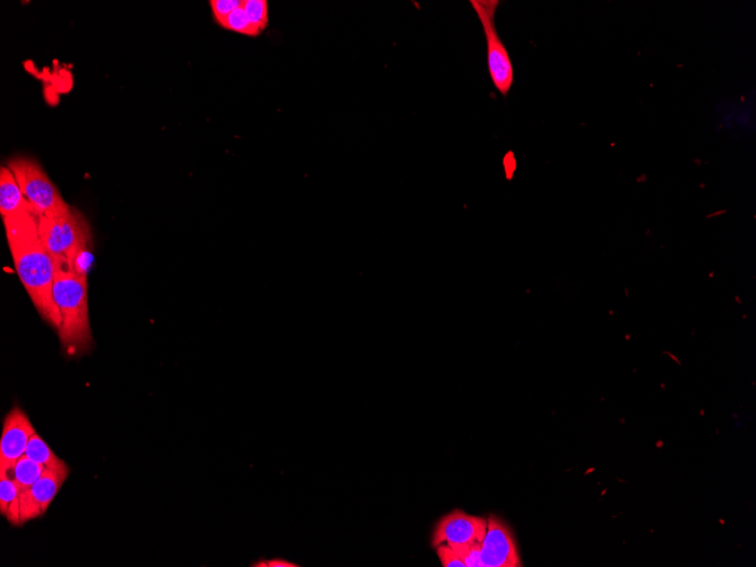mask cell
Segmentation results:
<instances>
[{"instance_id": "6da1fadb", "label": "cell", "mask_w": 756, "mask_h": 567, "mask_svg": "<svg viewBox=\"0 0 756 567\" xmlns=\"http://www.w3.org/2000/svg\"><path fill=\"white\" fill-rule=\"evenodd\" d=\"M4 225L17 276L42 319L58 331L60 316L53 296L56 261L42 243L37 214H17L4 219Z\"/></svg>"}, {"instance_id": "7a4b0ae2", "label": "cell", "mask_w": 756, "mask_h": 567, "mask_svg": "<svg viewBox=\"0 0 756 567\" xmlns=\"http://www.w3.org/2000/svg\"><path fill=\"white\" fill-rule=\"evenodd\" d=\"M54 302L60 316L59 338L68 355L83 354L92 346L88 276L74 264L56 262Z\"/></svg>"}, {"instance_id": "3957f363", "label": "cell", "mask_w": 756, "mask_h": 567, "mask_svg": "<svg viewBox=\"0 0 756 567\" xmlns=\"http://www.w3.org/2000/svg\"><path fill=\"white\" fill-rule=\"evenodd\" d=\"M42 243L56 262L74 264L87 249L91 231L87 220L71 208L53 217H38Z\"/></svg>"}, {"instance_id": "277c9868", "label": "cell", "mask_w": 756, "mask_h": 567, "mask_svg": "<svg viewBox=\"0 0 756 567\" xmlns=\"http://www.w3.org/2000/svg\"><path fill=\"white\" fill-rule=\"evenodd\" d=\"M471 7L483 28L486 40L487 67L494 88L508 98L514 84V67L509 50L498 34L496 28V13L500 7V0H470Z\"/></svg>"}, {"instance_id": "5b68a950", "label": "cell", "mask_w": 756, "mask_h": 567, "mask_svg": "<svg viewBox=\"0 0 756 567\" xmlns=\"http://www.w3.org/2000/svg\"><path fill=\"white\" fill-rule=\"evenodd\" d=\"M22 193L38 217H53L72 208L36 160L15 158L8 162Z\"/></svg>"}, {"instance_id": "8992f818", "label": "cell", "mask_w": 756, "mask_h": 567, "mask_svg": "<svg viewBox=\"0 0 756 567\" xmlns=\"http://www.w3.org/2000/svg\"><path fill=\"white\" fill-rule=\"evenodd\" d=\"M453 549L467 567L522 566L510 528L494 515L487 519V531L483 543Z\"/></svg>"}, {"instance_id": "52a82bcc", "label": "cell", "mask_w": 756, "mask_h": 567, "mask_svg": "<svg viewBox=\"0 0 756 567\" xmlns=\"http://www.w3.org/2000/svg\"><path fill=\"white\" fill-rule=\"evenodd\" d=\"M486 531L487 519L455 510L438 521L432 545L458 548L480 544L483 543Z\"/></svg>"}, {"instance_id": "ba28073f", "label": "cell", "mask_w": 756, "mask_h": 567, "mask_svg": "<svg viewBox=\"0 0 756 567\" xmlns=\"http://www.w3.org/2000/svg\"><path fill=\"white\" fill-rule=\"evenodd\" d=\"M68 475H70V468H46L37 483L28 489V491L20 494L21 524L45 515L60 488L63 487Z\"/></svg>"}, {"instance_id": "9c48e42d", "label": "cell", "mask_w": 756, "mask_h": 567, "mask_svg": "<svg viewBox=\"0 0 756 567\" xmlns=\"http://www.w3.org/2000/svg\"><path fill=\"white\" fill-rule=\"evenodd\" d=\"M36 429L27 415L19 407L5 417L2 441H0V471H11L17 461L25 455L31 437Z\"/></svg>"}, {"instance_id": "30bf717a", "label": "cell", "mask_w": 756, "mask_h": 567, "mask_svg": "<svg viewBox=\"0 0 756 567\" xmlns=\"http://www.w3.org/2000/svg\"><path fill=\"white\" fill-rule=\"evenodd\" d=\"M25 212L36 213L22 193L10 167H2L0 169V213L3 219Z\"/></svg>"}, {"instance_id": "8fae6325", "label": "cell", "mask_w": 756, "mask_h": 567, "mask_svg": "<svg viewBox=\"0 0 756 567\" xmlns=\"http://www.w3.org/2000/svg\"><path fill=\"white\" fill-rule=\"evenodd\" d=\"M46 467L39 465L36 461L31 460L24 455L17 461L12 469L13 479L20 492L28 491L44 474Z\"/></svg>"}, {"instance_id": "7c38bea8", "label": "cell", "mask_w": 756, "mask_h": 567, "mask_svg": "<svg viewBox=\"0 0 756 567\" xmlns=\"http://www.w3.org/2000/svg\"><path fill=\"white\" fill-rule=\"evenodd\" d=\"M25 455L33 461L39 463V465L50 469H65L68 468L63 460H60L57 455L49 448V445L42 440V438L36 433L31 437L28 444Z\"/></svg>"}, {"instance_id": "4fadbf2b", "label": "cell", "mask_w": 756, "mask_h": 567, "mask_svg": "<svg viewBox=\"0 0 756 567\" xmlns=\"http://www.w3.org/2000/svg\"><path fill=\"white\" fill-rule=\"evenodd\" d=\"M219 25H221L223 29L244 34V36L248 37H259L261 34L251 21H249L243 6L237 8L236 11L227 16L225 20L219 23Z\"/></svg>"}, {"instance_id": "5bb4252c", "label": "cell", "mask_w": 756, "mask_h": 567, "mask_svg": "<svg viewBox=\"0 0 756 567\" xmlns=\"http://www.w3.org/2000/svg\"><path fill=\"white\" fill-rule=\"evenodd\" d=\"M244 11L254 27L261 33L269 25V3L266 0H243Z\"/></svg>"}, {"instance_id": "9a60e30c", "label": "cell", "mask_w": 756, "mask_h": 567, "mask_svg": "<svg viewBox=\"0 0 756 567\" xmlns=\"http://www.w3.org/2000/svg\"><path fill=\"white\" fill-rule=\"evenodd\" d=\"M20 489L15 480L8 476V471H0V512L6 515L20 497Z\"/></svg>"}, {"instance_id": "2e32d148", "label": "cell", "mask_w": 756, "mask_h": 567, "mask_svg": "<svg viewBox=\"0 0 756 567\" xmlns=\"http://www.w3.org/2000/svg\"><path fill=\"white\" fill-rule=\"evenodd\" d=\"M242 0H211L210 7L214 20L219 24L231 13L242 7Z\"/></svg>"}, {"instance_id": "e0dca14e", "label": "cell", "mask_w": 756, "mask_h": 567, "mask_svg": "<svg viewBox=\"0 0 756 567\" xmlns=\"http://www.w3.org/2000/svg\"><path fill=\"white\" fill-rule=\"evenodd\" d=\"M437 555L444 567H467L454 549L448 545L437 546Z\"/></svg>"}, {"instance_id": "ac0fdd59", "label": "cell", "mask_w": 756, "mask_h": 567, "mask_svg": "<svg viewBox=\"0 0 756 567\" xmlns=\"http://www.w3.org/2000/svg\"><path fill=\"white\" fill-rule=\"evenodd\" d=\"M256 566L286 567V566H295V565L290 564L289 562L276 560V561H269L266 563L262 562L260 563V565H256Z\"/></svg>"}]
</instances>
